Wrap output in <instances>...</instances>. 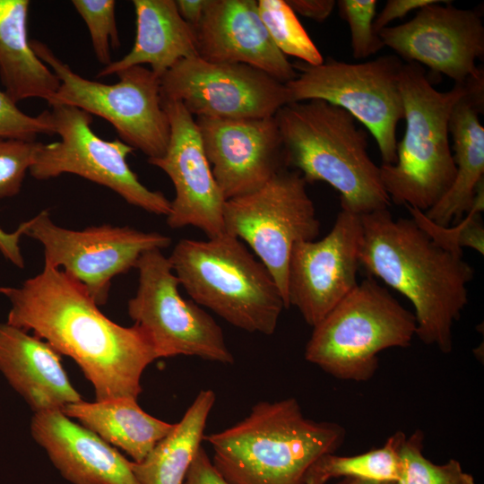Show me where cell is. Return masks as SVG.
<instances>
[{
  "label": "cell",
  "mask_w": 484,
  "mask_h": 484,
  "mask_svg": "<svg viewBox=\"0 0 484 484\" xmlns=\"http://www.w3.org/2000/svg\"><path fill=\"white\" fill-rule=\"evenodd\" d=\"M0 293L11 304L6 323L32 330L72 358L93 385L97 402L137 399L143 372L158 359L144 329L111 321L82 283L56 268L44 266L22 286L1 287Z\"/></svg>",
  "instance_id": "cell-1"
},
{
  "label": "cell",
  "mask_w": 484,
  "mask_h": 484,
  "mask_svg": "<svg viewBox=\"0 0 484 484\" xmlns=\"http://www.w3.org/2000/svg\"><path fill=\"white\" fill-rule=\"evenodd\" d=\"M360 218V266L411 302L416 336L423 343L451 352L453 327L468 304L474 269L462 255L435 242L412 218L394 220L388 209Z\"/></svg>",
  "instance_id": "cell-2"
},
{
  "label": "cell",
  "mask_w": 484,
  "mask_h": 484,
  "mask_svg": "<svg viewBox=\"0 0 484 484\" xmlns=\"http://www.w3.org/2000/svg\"><path fill=\"white\" fill-rule=\"evenodd\" d=\"M344 438L341 425L306 418L293 397L259 402L242 420L203 436L230 484H304L314 462Z\"/></svg>",
  "instance_id": "cell-3"
},
{
  "label": "cell",
  "mask_w": 484,
  "mask_h": 484,
  "mask_svg": "<svg viewBox=\"0 0 484 484\" xmlns=\"http://www.w3.org/2000/svg\"><path fill=\"white\" fill-rule=\"evenodd\" d=\"M286 167L307 184L323 181L340 193L341 209L359 215L388 209L380 167L369 157L367 133L344 109L322 99L291 102L274 115Z\"/></svg>",
  "instance_id": "cell-4"
},
{
  "label": "cell",
  "mask_w": 484,
  "mask_h": 484,
  "mask_svg": "<svg viewBox=\"0 0 484 484\" xmlns=\"http://www.w3.org/2000/svg\"><path fill=\"white\" fill-rule=\"evenodd\" d=\"M479 79L454 84L446 91L434 88L422 66L403 63L400 91L405 133L397 143V158L380 166L381 178L391 200L426 212L449 190L456 168L449 143V122L455 105Z\"/></svg>",
  "instance_id": "cell-5"
},
{
  "label": "cell",
  "mask_w": 484,
  "mask_h": 484,
  "mask_svg": "<svg viewBox=\"0 0 484 484\" xmlns=\"http://www.w3.org/2000/svg\"><path fill=\"white\" fill-rule=\"evenodd\" d=\"M168 258L196 304L246 332L274 333L284 299L268 269L240 239L228 233L184 238Z\"/></svg>",
  "instance_id": "cell-6"
},
{
  "label": "cell",
  "mask_w": 484,
  "mask_h": 484,
  "mask_svg": "<svg viewBox=\"0 0 484 484\" xmlns=\"http://www.w3.org/2000/svg\"><path fill=\"white\" fill-rule=\"evenodd\" d=\"M313 328L305 359L355 382L373 377L381 351L408 347L416 336L413 313L368 275Z\"/></svg>",
  "instance_id": "cell-7"
},
{
  "label": "cell",
  "mask_w": 484,
  "mask_h": 484,
  "mask_svg": "<svg viewBox=\"0 0 484 484\" xmlns=\"http://www.w3.org/2000/svg\"><path fill=\"white\" fill-rule=\"evenodd\" d=\"M37 56L58 77L60 87L48 103L71 106L110 123L120 140L148 160L168 148L170 125L162 105L160 80L142 65L122 70L119 80L107 84L74 73L43 42L30 39Z\"/></svg>",
  "instance_id": "cell-8"
},
{
  "label": "cell",
  "mask_w": 484,
  "mask_h": 484,
  "mask_svg": "<svg viewBox=\"0 0 484 484\" xmlns=\"http://www.w3.org/2000/svg\"><path fill=\"white\" fill-rule=\"evenodd\" d=\"M403 61L395 56L350 64L328 57L311 65L293 63L297 77L285 83L291 102L322 99L350 113L374 136L382 164L397 158L396 128L403 118L400 74Z\"/></svg>",
  "instance_id": "cell-9"
},
{
  "label": "cell",
  "mask_w": 484,
  "mask_h": 484,
  "mask_svg": "<svg viewBox=\"0 0 484 484\" xmlns=\"http://www.w3.org/2000/svg\"><path fill=\"white\" fill-rule=\"evenodd\" d=\"M307 182L283 169L259 189L227 200L225 232L245 241L268 269L287 303L288 267L295 244L315 240L320 229Z\"/></svg>",
  "instance_id": "cell-10"
},
{
  "label": "cell",
  "mask_w": 484,
  "mask_h": 484,
  "mask_svg": "<svg viewBox=\"0 0 484 484\" xmlns=\"http://www.w3.org/2000/svg\"><path fill=\"white\" fill-rule=\"evenodd\" d=\"M54 134L60 140L40 145L29 172L45 180L75 174L104 186L129 204L157 215L170 212V201L160 191L143 186L127 163L134 150L120 139L107 141L91 128L92 116L71 106L53 105L48 110Z\"/></svg>",
  "instance_id": "cell-11"
},
{
  "label": "cell",
  "mask_w": 484,
  "mask_h": 484,
  "mask_svg": "<svg viewBox=\"0 0 484 484\" xmlns=\"http://www.w3.org/2000/svg\"><path fill=\"white\" fill-rule=\"evenodd\" d=\"M135 268L138 288L127 311L150 335L158 359L185 355L234 362L220 326L198 304L181 296L179 280L161 250L143 254Z\"/></svg>",
  "instance_id": "cell-12"
},
{
  "label": "cell",
  "mask_w": 484,
  "mask_h": 484,
  "mask_svg": "<svg viewBox=\"0 0 484 484\" xmlns=\"http://www.w3.org/2000/svg\"><path fill=\"white\" fill-rule=\"evenodd\" d=\"M24 235L44 247V266L60 269L82 283L99 307L106 304L111 281L135 268L145 252L167 248L171 238L128 226L100 225L83 230L55 224L47 211L24 221Z\"/></svg>",
  "instance_id": "cell-13"
},
{
  "label": "cell",
  "mask_w": 484,
  "mask_h": 484,
  "mask_svg": "<svg viewBox=\"0 0 484 484\" xmlns=\"http://www.w3.org/2000/svg\"><path fill=\"white\" fill-rule=\"evenodd\" d=\"M162 99L179 101L195 117H274L291 103L286 85L243 64L182 59L160 77Z\"/></svg>",
  "instance_id": "cell-14"
},
{
  "label": "cell",
  "mask_w": 484,
  "mask_h": 484,
  "mask_svg": "<svg viewBox=\"0 0 484 484\" xmlns=\"http://www.w3.org/2000/svg\"><path fill=\"white\" fill-rule=\"evenodd\" d=\"M385 47L406 63L424 65L465 85L483 75L484 26L478 13L442 0L418 10L409 22L378 32Z\"/></svg>",
  "instance_id": "cell-15"
},
{
  "label": "cell",
  "mask_w": 484,
  "mask_h": 484,
  "mask_svg": "<svg viewBox=\"0 0 484 484\" xmlns=\"http://www.w3.org/2000/svg\"><path fill=\"white\" fill-rule=\"evenodd\" d=\"M362 236L360 215L341 209L320 240L294 245L289 261L288 307L316 325L357 285Z\"/></svg>",
  "instance_id": "cell-16"
},
{
  "label": "cell",
  "mask_w": 484,
  "mask_h": 484,
  "mask_svg": "<svg viewBox=\"0 0 484 484\" xmlns=\"http://www.w3.org/2000/svg\"><path fill=\"white\" fill-rule=\"evenodd\" d=\"M170 125L163 156L148 162L170 178L175 197L170 201L167 223L171 229L197 228L208 238L225 232L226 200L212 175L194 117L177 100L162 99Z\"/></svg>",
  "instance_id": "cell-17"
},
{
  "label": "cell",
  "mask_w": 484,
  "mask_h": 484,
  "mask_svg": "<svg viewBox=\"0 0 484 484\" xmlns=\"http://www.w3.org/2000/svg\"><path fill=\"white\" fill-rule=\"evenodd\" d=\"M194 119L212 175L226 201L259 189L288 169L274 117Z\"/></svg>",
  "instance_id": "cell-18"
},
{
  "label": "cell",
  "mask_w": 484,
  "mask_h": 484,
  "mask_svg": "<svg viewBox=\"0 0 484 484\" xmlns=\"http://www.w3.org/2000/svg\"><path fill=\"white\" fill-rule=\"evenodd\" d=\"M194 33L205 61L246 65L284 84L298 75L269 35L256 0H209Z\"/></svg>",
  "instance_id": "cell-19"
},
{
  "label": "cell",
  "mask_w": 484,
  "mask_h": 484,
  "mask_svg": "<svg viewBox=\"0 0 484 484\" xmlns=\"http://www.w3.org/2000/svg\"><path fill=\"white\" fill-rule=\"evenodd\" d=\"M30 432L60 474L73 484H139L130 461L61 410L34 413Z\"/></svg>",
  "instance_id": "cell-20"
},
{
  "label": "cell",
  "mask_w": 484,
  "mask_h": 484,
  "mask_svg": "<svg viewBox=\"0 0 484 484\" xmlns=\"http://www.w3.org/2000/svg\"><path fill=\"white\" fill-rule=\"evenodd\" d=\"M0 372L34 413L82 401L60 354L44 340L8 323L0 324Z\"/></svg>",
  "instance_id": "cell-21"
},
{
  "label": "cell",
  "mask_w": 484,
  "mask_h": 484,
  "mask_svg": "<svg viewBox=\"0 0 484 484\" xmlns=\"http://www.w3.org/2000/svg\"><path fill=\"white\" fill-rule=\"evenodd\" d=\"M483 84V81L474 83L470 93L455 105L450 117L456 175L445 194L424 212L428 220L442 227L463 219L484 178V127L479 118L484 104Z\"/></svg>",
  "instance_id": "cell-22"
},
{
  "label": "cell",
  "mask_w": 484,
  "mask_h": 484,
  "mask_svg": "<svg viewBox=\"0 0 484 484\" xmlns=\"http://www.w3.org/2000/svg\"><path fill=\"white\" fill-rule=\"evenodd\" d=\"M136 35L132 49L112 61L98 78L148 64L160 79L182 59L198 56L193 28L180 16L174 0H134Z\"/></svg>",
  "instance_id": "cell-23"
},
{
  "label": "cell",
  "mask_w": 484,
  "mask_h": 484,
  "mask_svg": "<svg viewBox=\"0 0 484 484\" xmlns=\"http://www.w3.org/2000/svg\"><path fill=\"white\" fill-rule=\"evenodd\" d=\"M30 4L28 0H0V79L4 92L16 104L30 98L49 103L60 81L30 46Z\"/></svg>",
  "instance_id": "cell-24"
},
{
  "label": "cell",
  "mask_w": 484,
  "mask_h": 484,
  "mask_svg": "<svg viewBox=\"0 0 484 484\" xmlns=\"http://www.w3.org/2000/svg\"><path fill=\"white\" fill-rule=\"evenodd\" d=\"M137 399L120 397L86 402L81 401L61 411L111 445L125 451L139 462L166 436L174 424L146 413Z\"/></svg>",
  "instance_id": "cell-25"
},
{
  "label": "cell",
  "mask_w": 484,
  "mask_h": 484,
  "mask_svg": "<svg viewBox=\"0 0 484 484\" xmlns=\"http://www.w3.org/2000/svg\"><path fill=\"white\" fill-rule=\"evenodd\" d=\"M212 390H201L169 433L146 457L131 462L139 484H183L191 462L201 446L209 414L215 403Z\"/></svg>",
  "instance_id": "cell-26"
},
{
  "label": "cell",
  "mask_w": 484,
  "mask_h": 484,
  "mask_svg": "<svg viewBox=\"0 0 484 484\" xmlns=\"http://www.w3.org/2000/svg\"><path fill=\"white\" fill-rule=\"evenodd\" d=\"M406 436L402 431L392 435L382 447L366 453L341 456L326 454L317 459L307 472L304 484H325L333 478L373 482H394L401 476L400 448Z\"/></svg>",
  "instance_id": "cell-27"
},
{
  "label": "cell",
  "mask_w": 484,
  "mask_h": 484,
  "mask_svg": "<svg viewBox=\"0 0 484 484\" xmlns=\"http://www.w3.org/2000/svg\"><path fill=\"white\" fill-rule=\"evenodd\" d=\"M39 145L37 141L0 138V198L12 197L20 192ZM24 230V222L13 233L0 228V252L20 268L24 266L19 246Z\"/></svg>",
  "instance_id": "cell-28"
},
{
  "label": "cell",
  "mask_w": 484,
  "mask_h": 484,
  "mask_svg": "<svg viewBox=\"0 0 484 484\" xmlns=\"http://www.w3.org/2000/svg\"><path fill=\"white\" fill-rule=\"evenodd\" d=\"M258 11L269 35L278 49L311 65L324 58L285 0H257Z\"/></svg>",
  "instance_id": "cell-29"
},
{
  "label": "cell",
  "mask_w": 484,
  "mask_h": 484,
  "mask_svg": "<svg viewBox=\"0 0 484 484\" xmlns=\"http://www.w3.org/2000/svg\"><path fill=\"white\" fill-rule=\"evenodd\" d=\"M423 441L420 430L405 437L400 448L401 476L396 484H476L458 461L436 464L428 460L422 453Z\"/></svg>",
  "instance_id": "cell-30"
},
{
  "label": "cell",
  "mask_w": 484,
  "mask_h": 484,
  "mask_svg": "<svg viewBox=\"0 0 484 484\" xmlns=\"http://www.w3.org/2000/svg\"><path fill=\"white\" fill-rule=\"evenodd\" d=\"M411 218L432 239L442 247L463 255L462 247L467 246L484 254V227L480 212L484 208V184L480 183L471 209L455 227H442L428 220L423 212L405 206Z\"/></svg>",
  "instance_id": "cell-31"
},
{
  "label": "cell",
  "mask_w": 484,
  "mask_h": 484,
  "mask_svg": "<svg viewBox=\"0 0 484 484\" xmlns=\"http://www.w3.org/2000/svg\"><path fill=\"white\" fill-rule=\"evenodd\" d=\"M72 4L85 22L97 60L105 66L111 61L110 48L120 47L114 0H73Z\"/></svg>",
  "instance_id": "cell-32"
},
{
  "label": "cell",
  "mask_w": 484,
  "mask_h": 484,
  "mask_svg": "<svg viewBox=\"0 0 484 484\" xmlns=\"http://www.w3.org/2000/svg\"><path fill=\"white\" fill-rule=\"evenodd\" d=\"M336 5L340 15L348 23L354 58H367L385 47L374 29L376 0H339Z\"/></svg>",
  "instance_id": "cell-33"
},
{
  "label": "cell",
  "mask_w": 484,
  "mask_h": 484,
  "mask_svg": "<svg viewBox=\"0 0 484 484\" xmlns=\"http://www.w3.org/2000/svg\"><path fill=\"white\" fill-rule=\"evenodd\" d=\"M38 134H54L48 110L29 116L0 91V138L34 142Z\"/></svg>",
  "instance_id": "cell-34"
},
{
  "label": "cell",
  "mask_w": 484,
  "mask_h": 484,
  "mask_svg": "<svg viewBox=\"0 0 484 484\" xmlns=\"http://www.w3.org/2000/svg\"><path fill=\"white\" fill-rule=\"evenodd\" d=\"M183 484H230L215 468L201 445L187 471Z\"/></svg>",
  "instance_id": "cell-35"
},
{
  "label": "cell",
  "mask_w": 484,
  "mask_h": 484,
  "mask_svg": "<svg viewBox=\"0 0 484 484\" xmlns=\"http://www.w3.org/2000/svg\"><path fill=\"white\" fill-rule=\"evenodd\" d=\"M442 0H388L382 11L376 15L374 29L378 32L394 20L402 19L410 12Z\"/></svg>",
  "instance_id": "cell-36"
},
{
  "label": "cell",
  "mask_w": 484,
  "mask_h": 484,
  "mask_svg": "<svg viewBox=\"0 0 484 484\" xmlns=\"http://www.w3.org/2000/svg\"><path fill=\"white\" fill-rule=\"evenodd\" d=\"M295 13L315 22L325 21L336 5L334 0H285Z\"/></svg>",
  "instance_id": "cell-37"
},
{
  "label": "cell",
  "mask_w": 484,
  "mask_h": 484,
  "mask_svg": "<svg viewBox=\"0 0 484 484\" xmlns=\"http://www.w3.org/2000/svg\"><path fill=\"white\" fill-rule=\"evenodd\" d=\"M209 0H177L176 5L182 19L194 30L200 24Z\"/></svg>",
  "instance_id": "cell-38"
},
{
  "label": "cell",
  "mask_w": 484,
  "mask_h": 484,
  "mask_svg": "<svg viewBox=\"0 0 484 484\" xmlns=\"http://www.w3.org/2000/svg\"><path fill=\"white\" fill-rule=\"evenodd\" d=\"M340 484H396L394 482H373V481H366V480H352V479H346L345 481L340 483Z\"/></svg>",
  "instance_id": "cell-39"
}]
</instances>
